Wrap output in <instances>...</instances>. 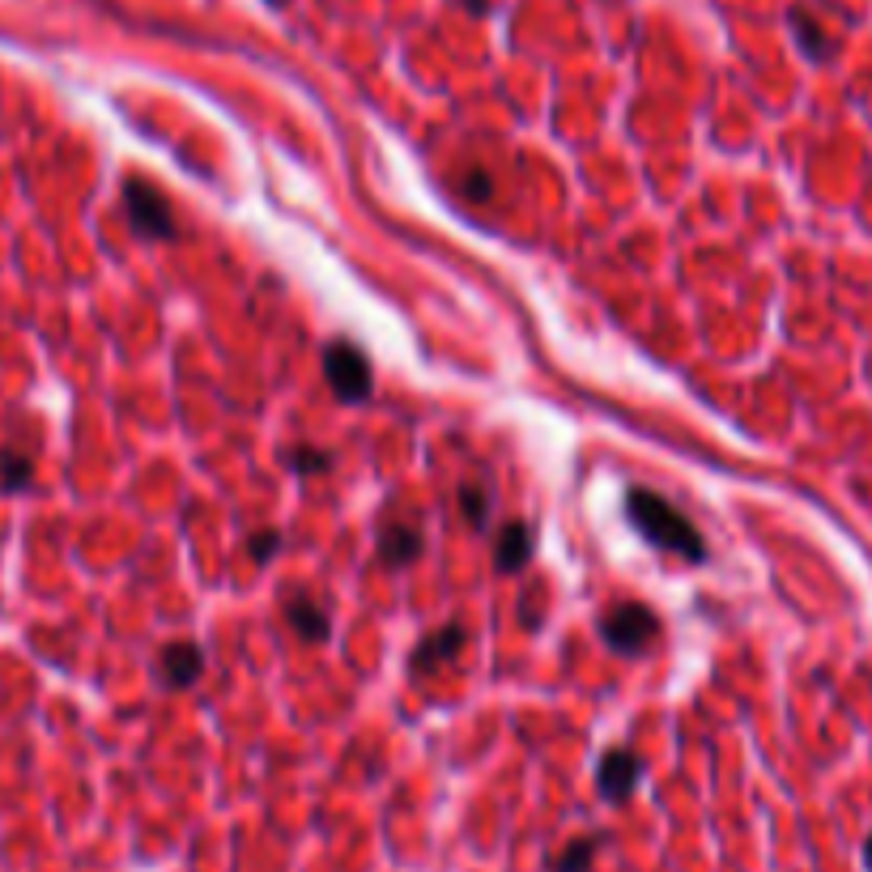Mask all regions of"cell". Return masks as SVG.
Here are the masks:
<instances>
[{
    "mask_svg": "<svg viewBox=\"0 0 872 872\" xmlns=\"http://www.w3.org/2000/svg\"><path fill=\"white\" fill-rule=\"evenodd\" d=\"M626 516H630V523L643 532L655 550L677 553L685 562H703L707 558V545H703L698 528L664 494H655V489H630L626 494Z\"/></svg>",
    "mask_w": 872,
    "mask_h": 872,
    "instance_id": "obj_1",
    "label": "cell"
},
{
    "mask_svg": "<svg viewBox=\"0 0 872 872\" xmlns=\"http://www.w3.org/2000/svg\"><path fill=\"white\" fill-rule=\"evenodd\" d=\"M660 634V617L651 614L647 605H614L609 614L600 617V639L614 647L617 655H639L643 647H651V639Z\"/></svg>",
    "mask_w": 872,
    "mask_h": 872,
    "instance_id": "obj_2",
    "label": "cell"
},
{
    "mask_svg": "<svg viewBox=\"0 0 872 872\" xmlns=\"http://www.w3.org/2000/svg\"><path fill=\"white\" fill-rule=\"evenodd\" d=\"M323 375H328L332 391H336L345 405H357V400L371 396V362H366V354H362L357 345H350V341H332V345L323 350Z\"/></svg>",
    "mask_w": 872,
    "mask_h": 872,
    "instance_id": "obj_3",
    "label": "cell"
},
{
    "mask_svg": "<svg viewBox=\"0 0 872 872\" xmlns=\"http://www.w3.org/2000/svg\"><path fill=\"white\" fill-rule=\"evenodd\" d=\"M124 205H129V218L136 234L145 239H175V218H170V205L166 196L145 184V179H129L124 184Z\"/></svg>",
    "mask_w": 872,
    "mask_h": 872,
    "instance_id": "obj_4",
    "label": "cell"
},
{
    "mask_svg": "<svg viewBox=\"0 0 872 872\" xmlns=\"http://www.w3.org/2000/svg\"><path fill=\"white\" fill-rule=\"evenodd\" d=\"M639 775H643V766H639V758L630 749H609L600 771H596V787H600V796L609 805H626L630 792L639 787Z\"/></svg>",
    "mask_w": 872,
    "mask_h": 872,
    "instance_id": "obj_5",
    "label": "cell"
},
{
    "mask_svg": "<svg viewBox=\"0 0 872 872\" xmlns=\"http://www.w3.org/2000/svg\"><path fill=\"white\" fill-rule=\"evenodd\" d=\"M200 669H205V651L192 643H170L158 655V673L170 689H188V685H196Z\"/></svg>",
    "mask_w": 872,
    "mask_h": 872,
    "instance_id": "obj_6",
    "label": "cell"
},
{
    "mask_svg": "<svg viewBox=\"0 0 872 872\" xmlns=\"http://www.w3.org/2000/svg\"><path fill=\"white\" fill-rule=\"evenodd\" d=\"M528 558H532V528L523 519H511L498 532V541H494V566L507 571V575H516V571L528 566Z\"/></svg>",
    "mask_w": 872,
    "mask_h": 872,
    "instance_id": "obj_7",
    "label": "cell"
},
{
    "mask_svg": "<svg viewBox=\"0 0 872 872\" xmlns=\"http://www.w3.org/2000/svg\"><path fill=\"white\" fill-rule=\"evenodd\" d=\"M460 647H464V626H460V621H448L443 630H434V634L421 639V647L413 651V673H430V669L448 664V660H455Z\"/></svg>",
    "mask_w": 872,
    "mask_h": 872,
    "instance_id": "obj_8",
    "label": "cell"
},
{
    "mask_svg": "<svg viewBox=\"0 0 872 872\" xmlns=\"http://www.w3.org/2000/svg\"><path fill=\"white\" fill-rule=\"evenodd\" d=\"M379 553L391 566H409L421 558V532L413 523H388L384 537H379Z\"/></svg>",
    "mask_w": 872,
    "mask_h": 872,
    "instance_id": "obj_9",
    "label": "cell"
},
{
    "mask_svg": "<svg viewBox=\"0 0 872 872\" xmlns=\"http://www.w3.org/2000/svg\"><path fill=\"white\" fill-rule=\"evenodd\" d=\"M286 621L294 626V634L307 639V643H323L328 639V614L316 609L311 600H302V596H294L290 605H286Z\"/></svg>",
    "mask_w": 872,
    "mask_h": 872,
    "instance_id": "obj_10",
    "label": "cell"
},
{
    "mask_svg": "<svg viewBox=\"0 0 872 872\" xmlns=\"http://www.w3.org/2000/svg\"><path fill=\"white\" fill-rule=\"evenodd\" d=\"M787 22H792V31H796V43L805 47L808 60H826L830 56V38L821 31V22L808 13V9H792L787 13Z\"/></svg>",
    "mask_w": 872,
    "mask_h": 872,
    "instance_id": "obj_11",
    "label": "cell"
},
{
    "mask_svg": "<svg viewBox=\"0 0 872 872\" xmlns=\"http://www.w3.org/2000/svg\"><path fill=\"white\" fill-rule=\"evenodd\" d=\"M596 851H600V839H596V835H583V839L566 842V847L553 856L550 872H592Z\"/></svg>",
    "mask_w": 872,
    "mask_h": 872,
    "instance_id": "obj_12",
    "label": "cell"
},
{
    "mask_svg": "<svg viewBox=\"0 0 872 872\" xmlns=\"http://www.w3.org/2000/svg\"><path fill=\"white\" fill-rule=\"evenodd\" d=\"M460 511L468 516L473 528H485V523H489V485L485 482L460 485Z\"/></svg>",
    "mask_w": 872,
    "mask_h": 872,
    "instance_id": "obj_13",
    "label": "cell"
},
{
    "mask_svg": "<svg viewBox=\"0 0 872 872\" xmlns=\"http://www.w3.org/2000/svg\"><path fill=\"white\" fill-rule=\"evenodd\" d=\"M31 460L13 448H0V485L4 489H26L31 485Z\"/></svg>",
    "mask_w": 872,
    "mask_h": 872,
    "instance_id": "obj_14",
    "label": "cell"
},
{
    "mask_svg": "<svg viewBox=\"0 0 872 872\" xmlns=\"http://www.w3.org/2000/svg\"><path fill=\"white\" fill-rule=\"evenodd\" d=\"M282 460L290 464L294 473H323V468H332V455L316 452V448H298V452H286Z\"/></svg>",
    "mask_w": 872,
    "mask_h": 872,
    "instance_id": "obj_15",
    "label": "cell"
},
{
    "mask_svg": "<svg viewBox=\"0 0 872 872\" xmlns=\"http://www.w3.org/2000/svg\"><path fill=\"white\" fill-rule=\"evenodd\" d=\"M247 545H252V558H256V562H268L273 553L282 550V532H277V528H260V532H252Z\"/></svg>",
    "mask_w": 872,
    "mask_h": 872,
    "instance_id": "obj_16",
    "label": "cell"
},
{
    "mask_svg": "<svg viewBox=\"0 0 872 872\" xmlns=\"http://www.w3.org/2000/svg\"><path fill=\"white\" fill-rule=\"evenodd\" d=\"M468 188H473V200H485V196H489V179H485V175H473V179L464 184V192H468Z\"/></svg>",
    "mask_w": 872,
    "mask_h": 872,
    "instance_id": "obj_17",
    "label": "cell"
},
{
    "mask_svg": "<svg viewBox=\"0 0 872 872\" xmlns=\"http://www.w3.org/2000/svg\"><path fill=\"white\" fill-rule=\"evenodd\" d=\"M464 4H468L473 13H489V4H494V0H464Z\"/></svg>",
    "mask_w": 872,
    "mask_h": 872,
    "instance_id": "obj_18",
    "label": "cell"
},
{
    "mask_svg": "<svg viewBox=\"0 0 872 872\" xmlns=\"http://www.w3.org/2000/svg\"><path fill=\"white\" fill-rule=\"evenodd\" d=\"M864 860H869V869H872V839L864 842Z\"/></svg>",
    "mask_w": 872,
    "mask_h": 872,
    "instance_id": "obj_19",
    "label": "cell"
}]
</instances>
